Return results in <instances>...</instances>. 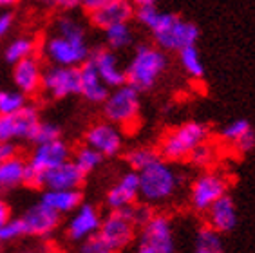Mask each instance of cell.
<instances>
[{
    "label": "cell",
    "mask_w": 255,
    "mask_h": 253,
    "mask_svg": "<svg viewBox=\"0 0 255 253\" xmlns=\"http://www.w3.org/2000/svg\"><path fill=\"white\" fill-rule=\"evenodd\" d=\"M137 197H139V174L132 170L123 174L118 183L107 192V206L111 210L125 208L136 203Z\"/></svg>",
    "instance_id": "e0dca14e"
},
{
    "label": "cell",
    "mask_w": 255,
    "mask_h": 253,
    "mask_svg": "<svg viewBox=\"0 0 255 253\" xmlns=\"http://www.w3.org/2000/svg\"><path fill=\"white\" fill-rule=\"evenodd\" d=\"M179 53V62H181V67L185 69V73L188 76L196 80H201L205 76V65H203L201 54L197 51L196 45H187L183 47Z\"/></svg>",
    "instance_id": "4316f807"
},
{
    "label": "cell",
    "mask_w": 255,
    "mask_h": 253,
    "mask_svg": "<svg viewBox=\"0 0 255 253\" xmlns=\"http://www.w3.org/2000/svg\"><path fill=\"white\" fill-rule=\"evenodd\" d=\"M40 2H58V0H40Z\"/></svg>",
    "instance_id": "7dc6e473"
},
{
    "label": "cell",
    "mask_w": 255,
    "mask_h": 253,
    "mask_svg": "<svg viewBox=\"0 0 255 253\" xmlns=\"http://www.w3.org/2000/svg\"><path fill=\"white\" fill-rule=\"evenodd\" d=\"M0 244H2V241H0Z\"/></svg>",
    "instance_id": "c3c4849f"
},
{
    "label": "cell",
    "mask_w": 255,
    "mask_h": 253,
    "mask_svg": "<svg viewBox=\"0 0 255 253\" xmlns=\"http://www.w3.org/2000/svg\"><path fill=\"white\" fill-rule=\"evenodd\" d=\"M109 2H113V0H82V7H84L87 13H93V11L100 9V7H103V5L109 4Z\"/></svg>",
    "instance_id": "b9f144b4"
},
{
    "label": "cell",
    "mask_w": 255,
    "mask_h": 253,
    "mask_svg": "<svg viewBox=\"0 0 255 253\" xmlns=\"http://www.w3.org/2000/svg\"><path fill=\"white\" fill-rule=\"evenodd\" d=\"M102 226V215L93 205H80L71 214L67 223V237L76 243H84L91 235L98 234Z\"/></svg>",
    "instance_id": "5bb4252c"
},
{
    "label": "cell",
    "mask_w": 255,
    "mask_h": 253,
    "mask_svg": "<svg viewBox=\"0 0 255 253\" xmlns=\"http://www.w3.org/2000/svg\"><path fill=\"white\" fill-rule=\"evenodd\" d=\"M42 203L47 205L51 210H54L60 215L73 214L74 210L82 205V194L80 188L74 190H54V188H45L42 194Z\"/></svg>",
    "instance_id": "603a6c76"
},
{
    "label": "cell",
    "mask_w": 255,
    "mask_h": 253,
    "mask_svg": "<svg viewBox=\"0 0 255 253\" xmlns=\"http://www.w3.org/2000/svg\"><path fill=\"white\" fill-rule=\"evenodd\" d=\"M103 156L100 154L96 148H93V146H89L87 143H85L84 146H80L78 150L74 152V163L80 166V170L84 172L85 175L91 174L93 170H96L100 166V163H102Z\"/></svg>",
    "instance_id": "f1b7e54d"
},
{
    "label": "cell",
    "mask_w": 255,
    "mask_h": 253,
    "mask_svg": "<svg viewBox=\"0 0 255 253\" xmlns=\"http://www.w3.org/2000/svg\"><path fill=\"white\" fill-rule=\"evenodd\" d=\"M208 214V226H212L214 230H217L219 234H226L232 232L237 224V208L236 203L232 201V197L223 195L219 199L206 210Z\"/></svg>",
    "instance_id": "44dd1931"
},
{
    "label": "cell",
    "mask_w": 255,
    "mask_h": 253,
    "mask_svg": "<svg viewBox=\"0 0 255 253\" xmlns=\"http://www.w3.org/2000/svg\"><path fill=\"white\" fill-rule=\"evenodd\" d=\"M248 130H252L250 123L246 122V120H236V122L228 123V125L223 128L221 136H223V139H226L228 143H237Z\"/></svg>",
    "instance_id": "d6a6232c"
},
{
    "label": "cell",
    "mask_w": 255,
    "mask_h": 253,
    "mask_svg": "<svg viewBox=\"0 0 255 253\" xmlns=\"http://www.w3.org/2000/svg\"><path fill=\"white\" fill-rule=\"evenodd\" d=\"M42 87L53 98L80 94V69L73 65H54L42 74Z\"/></svg>",
    "instance_id": "30bf717a"
},
{
    "label": "cell",
    "mask_w": 255,
    "mask_h": 253,
    "mask_svg": "<svg viewBox=\"0 0 255 253\" xmlns=\"http://www.w3.org/2000/svg\"><path fill=\"white\" fill-rule=\"evenodd\" d=\"M71 156V150L69 146L65 145L62 139H54V141H47V143H36V148L31 154L29 163L40 170L47 172L53 166L64 163L69 159Z\"/></svg>",
    "instance_id": "d6986e66"
},
{
    "label": "cell",
    "mask_w": 255,
    "mask_h": 253,
    "mask_svg": "<svg viewBox=\"0 0 255 253\" xmlns=\"http://www.w3.org/2000/svg\"><path fill=\"white\" fill-rule=\"evenodd\" d=\"M56 4H58L60 7H64V9H74V7L82 5V0H58Z\"/></svg>",
    "instance_id": "ee69618b"
},
{
    "label": "cell",
    "mask_w": 255,
    "mask_h": 253,
    "mask_svg": "<svg viewBox=\"0 0 255 253\" xmlns=\"http://www.w3.org/2000/svg\"><path fill=\"white\" fill-rule=\"evenodd\" d=\"M134 16L154 36V42L163 51H181L187 45H196L199 29L196 24L185 22L172 13H165L156 4L136 5Z\"/></svg>",
    "instance_id": "6da1fadb"
},
{
    "label": "cell",
    "mask_w": 255,
    "mask_h": 253,
    "mask_svg": "<svg viewBox=\"0 0 255 253\" xmlns=\"http://www.w3.org/2000/svg\"><path fill=\"white\" fill-rule=\"evenodd\" d=\"M34 51V42L31 38H16L13 40L7 49H5V60L9 63H16L20 60L33 56Z\"/></svg>",
    "instance_id": "f546056e"
},
{
    "label": "cell",
    "mask_w": 255,
    "mask_h": 253,
    "mask_svg": "<svg viewBox=\"0 0 255 253\" xmlns=\"http://www.w3.org/2000/svg\"><path fill=\"white\" fill-rule=\"evenodd\" d=\"M80 94L91 103H103L109 94V85L102 80L91 60L80 65Z\"/></svg>",
    "instance_id": "ffe728a7"
},
{
    "label": "cell",
    "mask_w": 255,
    "mask_h": 253,
    "mask_svg": "<svg viewBox=\"0 0 255 253\" xmlns=\"http://www.w3.org/2000/svg\"><path fill=\"white\" fill-rule=\"evenodd\" d=\"M188 159L192 161V165L194 166H208L212 161H214V150L206 145V141L199 143V145L190 152Z\"/></svg>",
    "instance_id": "e575fe53"
},
{
    "label": "cell",
    "mask_w": 255,
    "mask_h": 253,
    "mask_svg": "<svg viewBox=\"0 0 255 253\" xmlns=\"http://www.w3.org/2000/svg\"><path fill=\"white\" fill-rule=\"evenodd\" d=\"M60 217L62 215L56 214L54 210H51L47 205H44L40 201L38 205L31 206L27 212H24V215L20 217L24 223L25 235L31 237H47L58 228Z\"/></svg>",
    "instance_id": "4fadbf2b"
},
{
    "label": "cell",
    "mask_w": 255,
    "mask_h": 253,
    "mask_svg": "<svg viewBox=\"0 0 255 253\" xmlns=\"http://www.w3.org/2000/svg\"><path fill=\"white\" fill-rule=\"evenodd\" d=\"M80 252H84V253H113V248L109 246L107 241H105L102 235L94 234L89 239H85Z\"/></svg>",
    "instance_id": "d590c367"
},
{
    "label": "cell",
    "mask_w": 255,
    "mask_h": 253,
    "mask_svg": "<svg viewBox=\"0 0 255 253\" xmlns=\"http://www.w3.org/2000/svg\"><path fill=\"white\" fill-rule=\"evenodd\" d=\"M60 137V128L56 125L49 122H40L38 128L34 132V136L31 141L36 145V143H47V141H54Z\"/></svg>",
    "instance_id": "836d02e7"
},
{
    "label": "cell",
    "mask_w": 255,
    "mask_h": 253,
    "mask_svg": "<svg viewBox=\"0 0 255 253\" xmlns=\"http://www.w3.org/2000/svg\"><path fill=\"white\" fill-rule=\"evenodd\" d=\"M125 159H127L128 166H130L132 170L141 172L143 168H147V166H150L152 163L161 159V154L157 150H154V148H132V150L127 152Z\"/></svg>",
    "instance_id": "83f0119b"
},
{
    "label": "cell",
    "mask_w": 255,
    "mask_h": 253,
    "mask_svg": "<svg viewBox=\"0 0 255 253\" xmlns=\"http://www.w3.org/2000/svg\"><path fill=\"white\" fill-rule=\"evenodd\" d=\"M194 252L196 253H221L223 252V239L221 234L212 226L197 230L194 237Z\"/></svg>",
    "instance_id": "d4e9b609"
},
{
    "label": "cell",
    "mask_w": 255,
    "mask_h": 253,
    "mask_svg": "<svg viewBox=\"0 0 255 253\" xmlns=\"http://www.w3.org/2000/svg\"><path fill=\"white\" fill-rule=\"evenodd\" d=\"M85 174L74 161H64L45 172L44 188L54 190H74L84 185Z\"/></svg>",
    "instance_id": "2e32d148"
},
{
    "label": "cell",
    "mask_w": 255,
    "mask_h": 253,
    "mask_svg": "<svg viewBox=\"0 0 255 253\" xmlns=\"http://www.w3.org/2000/svg\"><path fill=\"white\" fill-rule=\"evenodd\" d=\"M42 67L36 58L27 56V58L20 60L15 63V71H13V80L18 91L24 94H33L42 87Z\"/></svg>",
    "instance_id": "7402d4cb"
},
{
    "label": "cell",
    "mask_w": 255,
    "mask_h": 253,
    "mask_svg": "<svg viewBox=\"0 0 255 253\" xmlns=\"http://www.w3.org/2000/svg\"><path fill=\"white\" fill-rule=\"evenodd\" d=\"M16 156V146L13 141H2L0 143V163L9 157Z\"/></svg>",
    "instance_id": "ab89813d"
},
{
    "label": "cell",
    "mask_w": 255,
    "mask_h": 253,
    "mask_svg": "<svg viewBox=\"0 0 255 253\" xmlns=\"http://www.w3.org/2000/svg\"><path fill=\"white\" fill-rule=\"evenodd\" d=\"M167 54L163 49L157 45H148L143 44L136 47L132 58L128 62L125 74H127V83L132 85L134 89L141 91H148L156 85L165 69H167Z\"/></svg>",
    "instance_id": "3957f363"
},
{
    "label": "cell",
    "mask_w": 255,
    "mask_h": 253,
    "mask_svg": "<svg viewBox=\"0 0 255 253\" xmlns=\"http://www.w3.org/2000/svg\"><path fill=\"white\" fill-rule=\"evenodd\" d=\"M208 139V128L203 123L188 122L179 128L172 130L161 143L159 154L167 161H183L188 159L190 152L199 143H205Z\"/></svg>",
    "instance_id": "5b68a950"
},
{
    "label": "cell",
    "mask_w": 255,
    "mask_h": 253,
    "mask_svg": "<svg viewBox=\"0 0 255 253\" xmlns=\"http://www.w3.org/2000/svg\"><path fill=\"white\" fill-rule=\"evenodd\" d=\"M128 210V215H130V219L134 221V224H136L137 228H141L143 224L147 223L148 219H152V210H150V206L147 205H128L127 206Z\"/></svg>",
    "instance_id": "8d00e7d4"
},
{
    "label": "cell",
    "mask_w": 255,
    "mask_h": 253,
    "mask_svg": "<svg viewBox=\"0 0 255 253\" xmlns=\"http://www.w3.org/2000/svg\"><path fill=\"white\" fill-rule=\"evenodd\" d=\"M226 194V181L216 172L201 174L190 190V203L197 212H206L219 197Z\"/></svg>",
    "instance_id": "8fae6325"
},
{
    "label": "cell",
    "mask_w": 255,
    "mask_h": 253,
    "mask_svg": "<svg viewBox=\"0 0 255 253\" xmlns=\"http://www.w3.org/2000/svg\"><path fill=\"white\" fill-rule=\"evenodd\" d=\"M16 0H0V7H4V5H11L15 4Z\"/></svg>",
    "instance_id": "bcb514c9"
},
{
    "label": "cell",
    "mask_w": 255,
    "mask_h": 253,
    "mask_svg": "<svg viewBox=\"0 0 255 253\" xmlns=\"http://www.w3.org/2000/svg\"><path fill=\"white\" fill-rule=\"evenodd\" d=\"M11 25H13V15L11 13H2L0 15V38L9 33Z\"/></svg>",
    "instance_id": "60d3db41"
},
{
    "label": "cell",
    "mask_w": 255,
    "mask_h": 253,
    "mask_svg": "<svg viewBox=\"0 0 255 253\" xmlns=\"http://www.w3.org/2000/svg\"><path fill=\"white\" fill-rule=\"evenodd\" d=\"M103 114L111 123L118 126H130L137 122L139 114V91L128 83H123L109 91L103 102Z\"/></svg>",
    "instance_id": "8992f818"
},
{
    "label": "cell",
    "mask_w": 255,
    "mask_h": 253,
    "mask_svg": "<svg viewBox=\"0 0 255 253\" xmlns=\"http://www.w3.org/2000/svg\"><path fill=\"white\" fill-rule=\"evenodd\" d=\"M136 250L139 253H172L176 252V239L170 221L163 215H152V219L141 226L137 235Z\"/></svg>",
    "instance_id": "52a82bcc"
},
{
    "label": "cell",
    "mask_w": 255,
    "mask_h": 253,
    "mask_svg": "<svg viewBox=\"0 0 255 253\" xmlns=\"http://www.w3.org/2000/svg\"><path fill=\"white\" fill-rule=\"evenodd\" d=\"M40 125L36 109L25 105L16 114H0V143L13 139H33Z\"/></svg>",
    "instance_id": "9c48e42d"
},
{
    "label": "cell",
    "mask_w": 255,
    "mask_h": 253,
    "mask_svg": "<svg viewBox=\"0 0 255 253\" xmlns=\"http://www.w3.org/2000/svg\"><path fill=\"white\" fill-rule=\"evenodd\" d=\"M11 214H9V206L5 205L4 201H0V228L5 224V221L9 219Z\"/></svg>",
    "instance_id": "7bdbcfd3"
},
{
    "label": "cell",
    "mask_w": 255,
    "mask_h": 253,
    "mask_svg": "<svg viewBox=\"0 0 255 253\" xmlns=\"http://www.w3.org/2000/svg\"><path fill=\"white\" fill-rule=\"evenodd\" d=\"M25 161L18 156H13L0 163V190H13L24 185Z\"/></svg>",
    "instance_id": "cb8c5ba5"
},
{
    "label": "cell",
    "mask_w": 255,
    "mask_h": 253,
    "mask_svg": "<svg viewBox=\"0 0 255 253\" xmlns=\"http://www.w3.org/2000/svg\"><path fill=\"white\" fill-rule=\"evenodd\" d=\"M134 16V5L132 0H113L105 4L100 9L91 13V22L94 27L107 29L114 24L128 22Z\"/></svg>",
    "instance_id": "ac0fdd59"
},
{
    "label": "cell",
    "mask_w": 255,
    "mask_h": 253,
    "mask_svg": "<svg viewBox=\"0 0 255 253\" xmlns=\"http://www.w3.org/2000/svg\"><path fill=\"white\" fill-rule=\"evenodd\" d=\"M103 31H105V42H107V47L113 49V51H120V49L128 47L134 40L132 27L128 25V22L114 24Z\"/></svg>",
    "instance_id": "484cf974"
},
{
    "label": "cell",
    "mask_w": 255,
    "mask_h": 253,
    "mask_svg": "<svg viewBox=\"0 0 255 253\" xmlns=\"http://www.w3.org/2000/svg\"><path fill=\"white\" fill-rule=\"evenodd\" d=\"M136 5H147V4H157V0H132Z\"/></svg>",
    "instance_id": "f6af8a7d"
},
{
    "label": "cell",
    "mask_w": 255,
    "mask_h": 253,
    "mask_svg": "<svg viewBox=\"0 0 255 253\" xmlns=\"http://www.w3.org/2000/svg\"><path fill=\"white\" fill-rule=\"evenodd\" d=\"M136 228L137 226L130 219L128 210L125 206V208L113 210L105 219H102V226H100L98 234L107 241L113 252H118V250L127 248L128 244L132 243L134 235H136Z\"/></svg>",
    "instance_id": "ba28073f"
},
{
    "label": "cell",
    "mask_w": 255,
    "mask_h": 253,
    "mask_svg": "<svg viewBox=\"0 0 255 253\" xmlns=\"http://www.w3.org/2000/svg\"><path fill=\"white\" fill-rule=\"evenodd\" d=\"M89 60L93 62V65L96 67V71H98L103 82L109 85V89H114L118 87V85L127 83L125 69L120 65V60L113 49H96L89 56Z\"/></svg>",
    "instance_id": "9a60e30c"
},
{
    "label": "cell",
    "mask_w": 255,
    "mask_h": 253,
    "mask_svg": "<svg viewBox=\"0 0 255 253\" xmlns=\"http://www.w3.org/2000/svg\"><path fill=\"white\" fill-rule=\"evenodd\" d=\"M25 235V230H24V223L20 217L16 219H7L5 224L0 228V241L2 243H9V241H16V239L24 237Z\"/></svg>",
    "instance_id": "1f68e13d"
},
{
    "label": "cell",
    "mask_w": 255,
    "mask_h": 253,
    "mask_svg": "<svg viewBox=\"0 0 255 253\" xmlns=\"http://www.w3.org/2000/svg\"><path fill=\"white\" fill-rule=\"evenodd\" d=\"M234 145H236L237 150L243 152V154H245V152H250L252 148L255 146V132L254 130H248L245 136L241 137L237 143H234Z\"/></svg>",
    "instance_id": "f35d334b"
},
{
    "label": "cell",
    "mask_w": 255,
    "mask_h": 253,
    "mask_svg": "<svg viewBox=\"0 0 255 253\" xmlns=\"http://www.w3.org/2000/svg\"><path fill=\"white\" fill-rule=\"evenodd\" d=\"M45 172L33 166L31 163H25V174H24V185L31 188H44Z\"/></svg>",
    "instance_id": "74e56055"
},
{
    "label": "cell",
    "mask_w": 255,
    "mask_h": 253,
    "mask_svg": "<svg viewBox=\"0 0 255 253\" xmlns=\"http://www.w3.org/2000/svg\"><path fill=\"white\" fill-rule=\"evenodd\" d=\"M25 107L22 91H0V114H16Z\"/></svg>",
    "instance_id": "4dcf8cb0"
},
{
    "label": "cell",
    "mask_w": 255,
    "mask_h": 253,
    "mask_svg": "<svg viewBox=\"0 0 255 253\" xmlns=\"http://www.w3.org/2000/svg\"><path fill=\"white\" fill-rule=\"evenodd\" d=\"M85 143L93 146L102 154L103 157L116 156L122 150L123 136L122 128L116 123H98V125L91 126L85 134Z\"/></svg>",
    "instance_id": "7c38bea8"
},
{
    "label": "cell",
    "mask_w": 255,
    "mask_h": 253,
    "mask_svg": "<svg viewBox=\"0 0 255 253\" xmlns=\"http://www.w3.org/2000/svg\"><path fill=\"white\" fill-rule=\"evenodd\" d=\"M139 174V195L147 203H163L170 199L179 188V174L163 159L143 168Z\"/></svg>",
    "instance_id": "277c9868"
},
{
    "label": "cell",
    "mask_w": 255,
    "mask_h": 253,
    "mask_svg": "<svg viewBox=\"0 0 255 253\" xmlns=\"http://www.w3.org/2000/svg\"><path fill=\"white\" fill-rule=\"evenodd\" d=\"M45 54L54 65H82L91 56L82 24L74 18H60L56 33L45 42Z\"/></svg>",
    "instance_id": "7a4b0ae2"
}]
</instances>
